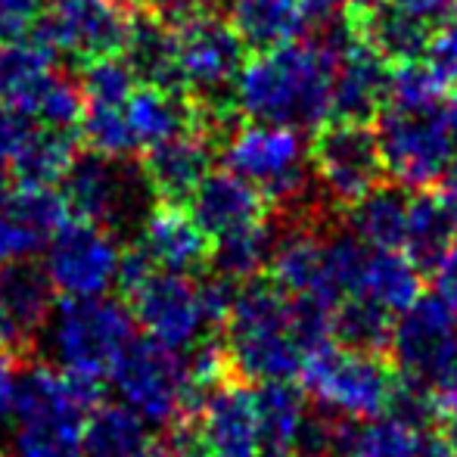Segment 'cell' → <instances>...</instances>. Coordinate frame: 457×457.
<instances>
[{"label":"cell","instance_id":"48","mask_svg":"<svg viewBox=\"0 0 457 457\" xmlns=\"http://www.w3.org/2000/svg\"><path fill=\"white\" fill-rule=\"evenodd\" d=\"M436 203L445 212L448 224H452V230L457 234V169H448L439 178V184H436Z\"/></svg>","mask_w":457,"mask_h":457},{"label":"cell","instance_id":"27","mask_svg":"<svg viewBox=\"0 0 457 457\" xmlns=\"http://www.w3.org/2000/svg\"><path fill=\"white\" fill-rule=\"evenodd\" d=\"M259 414L262 457H289L308 420L305 395L293 383H262L253 389Z\"/></svg>","mask_w":457,"mask_h":457},{"label":"cell","instance_id":"46","mask_svg":"<svg viewBox=\"0 0 457 457\" xmlns=\"http://www.w3.org/2000/svg\"><path fill=\"white\" fill-rule=\"evenodd\" d=\"M19 358L0 352V423L12 414V398H16V379H19Z\"/></svg>","mask_w":457,"mask_h":457},{"label":"cell","instance_id":"17","mask_svg":"<svg viewBox=\"0 0 457 457\" xmlns=\"http://www.w3.org/2000/svg\"><path fill=\"white\" fill-rule=\"evenodd\" d=\"M277 221V218H274ZM339 224V221H337ZM268 274L287 295H320V299L343 302L330 283L327 268V230L318 224H280Z\"/></svg>","mask_w":457,"mask_h":457},{"label":"cell","instance_id":"39","mask_svg":"<svg viewBox=\"0 0 457 457\" xmlns=\"http://www.w3.org/2000/svg\"><path fill=\"white\" fill-rule=\"evenodd\" d=\"M429 72L436 75V81L442 85V91H457V4L448 16H442L433 29L427 47Z\"/></svg>","mask_w":457,"mask_h":457},{"label":"cell","instance_id":"43","mask_svg":"<svg viewBox=\"0 0 457 457\" xmlns=\"http://www.w3.org/2000/svg\"><path fill=\"white\" fill-rule=\"evenodd\" d=\"M433 287H436V299H439L457 320V240L445 249L439 265L433 268Z\"/></svg>","mask_w":457,"mask_h":457},{"label":"cell","instance_id":"22","mask_svg":"<svg viewBox=\"0 0 457 457\" xmlns=\"http://www.w3.org/2000/svg\"><path fill=\"white\" fill-rule=\"evenodd\" d=\"M408 187L398 181H383L373 187L367 196L358 199L355 205H349L343 212V221L370 249L398 253V249H404V237H408Z\"/></svg>","mask_w":457,"mask_h":457},{"label":"cell","instance_id":"15","mask_svg":"<svg viewBox=\"0 0 457 457\" xmlns=\"http://www.w3.org/2000/svg\"><path fill=\"white\" fill-rule=\"evenodd\" d=\"M69 221V205L54 187H19L0 212V265L31 262Z\"/></svg>","mask_w":457,"mask_h":457},{"label":"cell","instance_id":"42","mask_svg":"<svg viewBox=\"0 0 457 457\" xmlns=\"http://www.w3.org/2000/svg\"><path fill=\"white\" fill-rule=\"evenodd\" d=\"M37 128L41 125L19 103H0V165H12Z\"/></svg>","mask_w":457,"mask_h":457},{"label":"cell","instance_id":"34","mask_svg":"<svg viewBox=\"0 0 457 457\" xmlns=\"http://www.w3.org/2000/svg\"><path fill=\"white\" fill-rule=\"evenodd\" d=\"M423 439L411 423L398 417H379L367 427H358L345 457H423Z\"/></svg>","mask_w":457,"mask_h":457},{"label":"cell","instance_id":"23","mask_svg":"<svg viewBox=\"0 0 457 457\" xmlns=\"http://www.w3.org/2000/svg\"><path fill=\"white\" fill-rule=\"evenodd\" d=\"M228 19L253 54H271L295 44L308 29L302 0H234Z\"/></svg>","mask_w":457,"mask_h":457},{"label":"cell","instance_id":"24","mask_svg":"<svg viewBox=\"0 0 457 457\" xmlns=\"http://www.w3.org/2000/svg\"><path fill=\"white\" fill-rule=\"evenodd\" d=\"M85 457H153L156 436L128 404H96L81 427Z\"/></svg>","mask_w":457,"mask_h":457},{"label":"cell","instance_id":"40","mask_svg":"<svg viewBox=\"0 0 457 457\" xmlns=\"http://www.w3.org/2000/svg\"><path fill=\"white\" fill-rule=\"evenodd\" d=\"M234 0H144L140 10L153 12L156 19H162L171 29H184L199 19H224L230 16Z\"/></svg>","mask_w":457,"mask_h":457},{"label":"cell","instance_id":"4","mask_svg":"<svg viewBox=\"0 0 457 457\" xmlns=\"http://www.w3.org/2000/svg\"><path fill=\"white\" fill-rule=\"evenodd\" d=\"M62 199L69 215L121 234H137L144 218L156 205L140 159H109L94 150H81L62 178Z\"/></svg>","mask_w":457,"mask_h":457},{"label":"cell","instance_id":"30","mask_svg":"<svg viewBox=\"0 0 457 457\" xmlns=\"http://www.w3.org/2000/svg\"><path fill=\"white\" fill-rule=\"evenodd\" d=\"M79 137L60 128H37L25 150L12 159V178L22 187H54L79 159Z\"/></svg>","mask_w":457,"mask_h":457},{"label":"cell","instance_id":"16","mask_svg":"<svg viewBox=\"0 0 457 457\" xmlns=\"http://www.w3.org/2000/svg\"><path fill=\"white\" fill-rule=\"evenodd\" d=\"M134 246L159 268L171 274H203L209 268L212 243L205 230L193 221L187 205L156 203L144 218Z\"/></svg>","mask_w":457,"mask_h":457},{"label":"cell","instance_id":"32","mask_svg":"<svg viewBox=\"0 0 457 457\" xmlns=\"http://www.w3.org/2000/svg\"><path fill=\"white\" fill-rule=\"evenodd\" d=\"M452 224H448L445 212L436 203V193L417 190L411 196L408 212V237H404V255L420 268L423 274H433L445 249L452 246Z\"/></svg>","mask_w":457,"mask_h":457},{"label":"cell","instance_id":"51","mask_svg":"<svg viewBox=\"0 0 457 457\" xmlns=\"http://www.w3.org/2000/svg\"><path fill=\"white\" fill-rule=\"evenodd\" d=\"M442 420H445V433H442V439H445L457 454V411H452L448 417H442Z\"/></svg>","mask_w":457,"mask_h":457},{"label":"cell","instance_id":"14","mask_svg":"<svg viewBox=\"0 0 457 457\" xmlns=\"http://www.w3.org/2000/svg\"><path fill=\"white\" fill-rule=\"evenodd\" d=\"M218 153H221V146L203 128H193V131H184L178 137L144 150L140 169H144L156 203H190L196 187L212 175V162H215Z\"/></svg>","mask_w":457,"mask_h":457},{"label":"cell","instance_id":"55","mask_svg":"<svg viewBox=\"0 0 457 457\" xmlns=\"http://www.w3.org/2000/svg\"><path fill=\"white\" fill-rule=\"evenodd\" d=\"M0 457H4V454H0Z\"/></svg>","mask_w":457,"mask_h":457},{"label":"cell","instance_id":"13","mask_svg":"<svg viewBox=\"0 0 457 457\" xmlns=\"http://www.w3.org/2000/svg\"><path fill=\"white\" fill-rule=\"evenodd\" d=\"M203 457H262L255 395L240 379H224L184 417Z\"/></svg>","mask_w":457,"mask_h":457},{"label":"cell","instance_id":"28","mask_svg":"<svg viewBox=\"0 0 457 457\" xmlns=\"http://www.w3.org/2000/svg\"><path fill=\"white\" fill-rule=\"evenodd\" d=\"M277 234H280V228H277V221L271 215L259 224H249V228L230 230V234L218 237V240L212 243L209 268H205V271L228 277V280H234V283L255 280L259 271H265V268L271 265Z\"/></svg>","mask_w":457,"mask_h":457},{"label":"cell","instance_id":"3","mask_svg":"<svg viewBox=\"0 0 457 457\" xmlns=\"http://www.w3.org/2000/svg\"><path fill=\"white\" fill-rule=\"evenodd\" d=\"M302 386L324 414L343 420H379L389 414L398 370L386 355L345 349L333 339L305 355Z\"/></svg>","mask_w":457,"mask_h":457},{"label":"cell","instance_id":"19","mask_svg":"<svg viewBox=\"0 0 457 457\" xmlns=\"http://www.w3.org/2000/svg\"><path fill=\"white\" fill-rule=\"evenodd\" d=\"M121 60L131 69L134 81H140V87L184 91L181 62H178V31L153 12L137 10L131 16Z\"/></svg>","mask_w":457,"mask_h":457},{"label":"cell","instance_id":"8","mask_svg":"<svg viewBox=\"0 0 457 457\" xmlns=\"http://www.w3.org/2000/svg\"><path fill=\"white\" fill-rule=\"evenodd\" d=\"M131 10L119 0H54L31 35L50 56H69L81 69L121 54Z\"/></svg>","mask_w":457,"mask_h":457},{"label":"cell","instance_id":"1","mask_svg":"<svg viewBox=\"0 0 457 457\" xmlns=\"http://www.w3.org/2000/svg\"><path fill=\"white\" fill-rule=\"evenodd\" d=\"M339 62L305 37L271 54H255L237 81V109L259 125L320 131L333 115Z\"/></svg>","mask_w":457,"mask_h":457},{"label":"cell","instance_id":"41","mask_svg":"<svg viewBox=\"0 0 457 457\" xmlns=\"http://www.w3.org/2000/svg\"><path fill=\"white\" fill-rule=\"evenodd\" d=\"M44 19V0H0V47L31 41Z\"/></svg>","mask_w":457,"mask_h":457},{"label":"cell","instance_id":"12","mask_svg":"<svg viewBox=\"0 0 457 457\" xmlns=\"http://www.w3.org/2000/svg\"><path fill=\"white\" fill-rule=\"evenodd\" d=\"M131 318L146 330V337L169 349H193L199 339L215 333L205 320L199 283L187 274L153 271L140 287L125 295Z\"/></svg>","mask_w":457,"mask_h":457},{"label":"cell","instance_id":"29","mask_svg":"<svg viewBox=\"0 0 457 457\" xmlns=\"http://www.w3.org/2000/svg\"><path fill=\"white\" fill-rule=\"evenodd\" d=\"M12 103H19L41 128L72 131V128L81 125V119H85L81 81H75L72 75L60 72V69H47L41 79L31 81L29 91Z\"/></svg>","mask_w":457,"mask_h":457},{"label":"cell","instance_id":"2","mask_svg":"<svg viewBox=\"0 0 457 457\" xmlns=\"http://www.w3.org/2000/svg\"><path fill=\"white\" fill-rule=\"evenodd\" d=\"M230 377L240 383H289L305 352L289 330V295L268 277L237 289L234 312L221 330Z\"/></svg>","mask_w":457,"mask_h":457},{"label":"cell","instance_id":"6","mask_svg":"<svg viewBox=\"0 0 457 457\" xmlns=\"http://www.w3.org/2000/svg\"><path fill=\"white\" fill-rule=\"evenodd\" d=\"M109 379L121 402L156 427H175L205 395L193 386L190 367L181 352L150 337H134V343L121 352L119 364L112 367Z\"/></svg>","mask_w":457,"mask_h":457},{"label":"cell","instance_id":"26","mask_svg":"<svg viewBox=\"0 0 457 457\" xmlns=\"http://www.w3.org/2000/svg\"><path fill=\"white\" fill-rule=\"evenodd\" d=\"M54 283L35 259L0 265V305L35 345L37 333L54 318Z\"/></svg>","mask_w":457,"mask_h":457},{"label":"cell","instance_id":"25","mask_svg":"<svg viewBox=\"0 0 457 457\" xmlns=\"http://www.w3.org/2000/svg\"><path fill=\"white\" fill-rule=\"evenodd\" d=\"M128 125H131V134L137 140V150H150L162 140L199 128L196 103L184 91L137 87L128 100Z\"/></svg>","mask_w":457,"mask_h":457},{"label":"cell","instance_id":"21","mask_svg":"<svg viewBox=\"0 0 457 457\" xmlns=\"http://www.w3.org/2000/svg\"><path fill=\"white\" fill-rule=\"evenodd\" d=\"M352 19H355L364 47L373 50L392 69L427 60L429 37H433V22H427V19L411 16L389 0L386 4L379 0L377 6L355 12Z\"/></svg>","mask_w":457,"mask_h":457},{"label":"cell","instance_id":"31","mask_svg":"<svg viewBox=\"0 0 457 457\" xmlns=\"http://www.w3.org/2000/svg\"><path fill=\"white\" fill-rule=\"evenodd\" d=\"M423 289V271L408 259L404 253H379L373 249L370 262H367L361 293L373 299L377 305H383L386 312L402 314L420 299Z\"/></svg>","mask_w":457,"mask_h":457},{"label":"cell","instance_id":"7","mask_svg":"<svg viewBox=\"0 0 457 457\" xmlns=\"http://www.w3.org/2000/svg\"><path fill=\"white\" fill-rule=\"evenodd\" d=\"M373 131L392 181L411 190H427L452 169L442 100L429 106H386L373 121Z\"/></svg>","mask_w":457,"mask_h":457},{"label":"cell","instance_id":"11","mask_svg":"<svg viewBox=\"0 0 457 457\" xmlns=\"http://www.w3.org/2000/svg\"><path fill=\"white\" fill-rule=\"evenodd\" d=\"M121 253V240L106 228L69 218L47 246L44 271L66 299H100L109 287H115Z\"/></svg>","mask_w":457,"mask_h":457},{"label":"cell","instance_id":"54","mask_svg":"<svg viewBox=\"0 0 457 457\" xmlns=\"http://www.w3.org/2000/svg\"><path fill=\"white\" fill-rule=\"evenodd\" d=\"M302 457H333V454H302Z\"/></svg>","mask_w":457,"mask_h":457},{"label":"cell","instance_id":"36","mask_svg":"<svg viewBox=\"0 0 457 457\" xmlns=\"http://www.w3.org/2000/svg\"><path fill=\"white\" fill-rule=\"evenodd\" d=\"M4 457H85L79 427L54 423H19Z\"/></svg>","mask_w":457,"mask_h":457},{"label":"cell","instance_id":"35","mask_svg":"<svg viewBox=\"0 0 457 457\" xmlns=\"http://www.w3.org/2000/svg\"><path fill=\"white\" fill-rule=\"evenodd\" d=\"M54 69V56L35 41L4 44L0 47V103H12L29 91L31 81Z\"/></svg>","mask_w":457,"mask_h":457},{"label":"cell","instance_id":"5","mask_svg":"<svg viewBox=\"0 0 457 457\" xmlns=\"http://www.w3.org/2000/svg\"><path fill=\"white\" fill-rule=\"evenodd\" d=\"M50 345L60 370L103 386L134 343V318L115 299H62L50 318Z\"/></svg>","mask_w":457,"mask_h":457},{"label":"cell","instance_id":"50","mask_svg":"<svg viewBox=\"0 0 457 457\" xmlns=\"http://www.w3.org/2000/svg\"><path fill=\"white\" fill-rule=\"evenodd\" d=\"M423 457H457V454L442 436H427L423 439Z\"/></svg>","mask_w":457,"mask_h":457},{"label":"cell","instance_id":"45","mask_svg":"<svg viewBox=\"0 0 457 457\" xmlns=\"http://www.w3.org/2000/svg\"><path fill=\"white\" fill-rule=\"evenodd\" d=\"M377 4L379 0H302L308 22H318V19L333 16V12H352L355 16V12H364Z\"/></svg>","mask_w":457,"mask_h":457},{"label":"cell","instance_id":"49","mask_svg":"<svg viewBox=\"0 0 457 457\" xmlns=\"http://www.w3.org/2000/svg\"><path fill=\"white\" fill-rule=\"evenodd\" d=\"M442 125H445L448 153H452V169H457V91L442 100Z\"/></svg>","mask_w":457,"mask_h":457},{"label":"cell","instance_id":"20","mask_svg":"<svg viewBox=\"0 0 457 457\" xmlns=\"http://www.w3.org/2000/svg\"><path fill=\"white\" fill-rule=\"evenodd\" d=\"M392 66L379 60L373 50H355L337 69L333 81V115L330 121H361L373 125L389 103Z\"/></svg>","mask_w":457,"mask_h":457},{"label":"cell","instance_id":"44","mask_svg":"<svg viewBox=\"0 0 457 457\" xmlns=\"http://www.w3.org/2000/svg\"><path fill=\"white\" fill-rule=\"evenodd\" d=\"M31 349H35V343L19 330L16 320L10 318V312L0 305V352H6V355H12V358L22 361V358L31 355Z\"/></svg>","mask_w":457,"mask_h":457},{"label":"cell","instance_id":"47","mask_svg":"<svg viewBox=\"0 0 457 457\" xmlns=\"http://www.w3.org/2000/svg\"><path fill=\"white\" fill-rule=\"evenodd\" d=\"M389 4H395L398 10L411 12V16L417 19H427V22H439L442 16H448V12L454 10L457 0H389Z\"/></svg>","mask_w":457,"mask_h":457},{"label":"cell","instance_id":"37","mask_svg":"<svg viewBox=\"0 0 457 457\" xmlns=\"http://www.w3.org/2000/svg\"><path fill=\"white\" fill-rule=\"evenodd\" d=\"M131 69L125 60L112 56V60H96L91 66L81 69V94H85V106H128L131 94L137 91Z\"/></svg>","mask_w":457,"mask_h":457},{"label":"cell","instance_id":"9","mask_svg":"<svg viewBox=\"0 0 457 457\" xmlns=\"http://www.w3.org/2000/svg\"><path fill=\"white\" fill-rule=\"evenodd\" d=\"M398 377L423 386L433 395L457 373V320L436 295H420L398 314L389 343Z\"/></svg>","mask_w":457,"mask_h":457},{"label":"cell","instance_id":"10","mask_svg":"<svg viewBox=\"0 0 457 457\" xmlns=\"http://www.w3.org/2000/svg\"><path fill=\"white\" fill-rule=\"evenodd\" d=\"M312 165L320 190L339 212L383 184L386 175L377 131L361 121H327L320 131H314Z\"/></svg>","mask_w":457,"mask_h":457},{"label":"cell","instance_id":"33","mask_svg":"<svg viewBox=\"0 0 457 457\" xmlns=\"http://www.w3.org/2000/svg\"><path fill=\"white\" fill-rule=\"evenodd\" d=\"M392 330H395L392 312H386L383 305H377L367 295H349V299L339 302L333 339L345 349L383 355V352H389Z\"/></svg>","mask_w":457,"mask_h":457},{"label":"cell","instance_id":"18","mask_svg":"<svg viewBox=\"0 0 457 457\" xmlns=\"http://www.w3.org/2000/svg\"><path fill=\"white\" fill-rule=\"evenodd\" d=\"M187 212L205 230V237H215V240L230 234V230L249 228V224H259L265 218H271L265 196L253 184H246L243 178H237L228 169L212 171L196 187V193L187 203Z\"/></svg>","mask_w":457,"mask_h":457},{"label":"cell","instance_id":"53","mask_svg":"<svg viewBox=\"0 0 457 457\" xmlns=\"http://www.w3.org/2000/svg\"><path fill=\"white\" fill-rule=\"evenodd\" d=\"M119 4H125L128 10H131V6H137V10H140V4H144V0H119Z\"/></svg>","mask_w":457,"mask_h":457},{"label":"cell","instance_id":"52","mask_svg":"<svg viewBox=\"0 0 457 457\" xmlns=\"http://www.w3.org/2000/svg\"><path fill=\"white\" fill-rule=\"evenodd\" d=\"M10 196H12V181H10V175L4 171V165H0V212L6 209Z\"/></svg>","mask_w":457,"mask_h":457},{"label":"cell","instance_id":"38","mask_svg":"<svg viewBox=\"0 0 457 457\" xmlns=\"http://www.w3.org/2000/svg\"><path fill=\"white\" fill-rule=\"evenodd\" d=\"M442 85L429 72L427 62H408L395 66L389 79V103L386 106H429L442 100Z\"/></svg>","mask_w":457,"mask_h":457}]
</instances>
